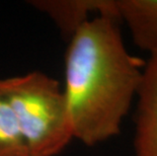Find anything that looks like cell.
Instances as JSON below:
<instances>
[{"instance_id":"cell-4","label":"cell","mask_w":157,"mask_h":156,"mask_svg":"<svg viewBox=\"0 0 157 156\" xmlns=\"http://www.w3.org/2000/svg\"><path fill=\"white\" fill-rule=\"evenodd\" d=\"M31 5L53 21L68 41L91 15L119 19L116 0H34Z\"/></svg>"},{"instance_id":"cell-5","label":"cell","mask_w":157,"mask_h":156,"mask_svg":"<svg viewBox=\"0 0 157 156\" xmlns=\"http://www.w3.org/2000/svg\"><path fill=\"white\" fill-rule=\"evenodd\" d=\"M119 21H124L138 48L157 54V0H116Z\"/></svg>"},{"instance_id":"cell-1","label":"cell","mask_w":157,"mask_h":156,"mask_svg":"<svg viewBox=\"0 0 157 156\" xmlns=\"http://www.w3.org/2000/svg\"><path fill=\"white\" fill-rule=\"evenodd\" d=\"M118 21L93 16L68 41L63 90L73 137L86 146L120 134L142 81L143 70L127 50Z\"/></svg>"},{"instance_id":"cell-6","label":"cell","mask_w":157,"mask_h":156,"mask_svg":"<svg viewBox=\"0 0 157 156\" xmlns=\"http://www.w3.org/2000/svg\"><path fill=\"white\" fill-rule=\"evenodd\" d=\"M0 156H31L7 98L0 90Z\"/></svg>"},{"instance_id":"cell-2","label":"cell","mask_w":157,"mask_h":156,"mask_svg":"<svg viewBox=\"0 0 157 156\" xmlns=\"http://www.w3.org/2000/svg\"><path fill=\"white\" fill-rule=\"evenodd\" d=\"M0 90L10 105L31 156H57L73 137L63 88L41 71L0 79Z\"/></svg>"},{"instance_id":"cell-3","label":"cell","mask_w":157,"mask_h":156,"mask_svg":"<svg viewBox=\"0 0 157 156\" xmlns=\"http://www.w3.org/2000/svg\"><path fill=\"white\" fill-rule=\"evenodd\" d=\"M135 156H157V54L150 55L137 92Z\"/></svg>"}]
</instances>
